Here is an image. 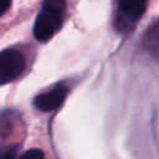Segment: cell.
Instances as JSON below:
<instances>
[{"mask_svg": "<svg viewBox=\"0 0 159 159\" xmlns=\"http://www.w3.org/2000/svg\"><path fill=\"white\" fill-rule=\"evenodd\" d=\"M67 92H68V89L66 86L58 84L47 92L37 94L34 99V106L42 112L53 111L63 103V101L67 96Z\"/></svg>", "mask_w": 159, "mask_h": 159, "instance_id": "obj_4", "label": "cell"}, {"mask_svg": "<svg viewBox=\"0 0 159 159\" xmlns=\"http://www.w3.org/2000/svg\"><path fill=\"white\" fill-rule=\"evenodd\" d=\"M147 2L143 0H122L118 2L114 17V29L119 34H128L137 25L145 11Z\"/></svg>", "mask_w": 159, "mask_h": 159, "instance_id": "obj_2", "label": "cell"}, {"mask_svg": "<svg viewBox=\"0 0 159 159\" xmlns=\"http://www.w3.org/2000/svg\"><path fill=\"white\" fill-rule=\"evenodd\" d=\"M144 50L155 60H159V22L148 29L143 37Z\"/></svg>", "mask_w": 159, "mask_h": 159, "instance_id": "obj_5", "label": "cell"}, {"mask_svg": "<svg viewBox=\"0 0 159 159\" xmlns=\"http://www.w3.org/2000/svg\"><path fill=\"white\" fill-rule=\"evenodd\" d=\"M25 68V57L17 50L7 48L0 52V86L17 78Z\"/></svg>", "mask_w": 159, "mask_h": 159, "instance_id": "obj_3", "label": "cell"}, {"mask_svg": "<svg viewBox=\"0 0 159 159\" xmlns=\"http://www.w3.org/2000/svg\"><path fill=\"white\" fill-rule=\"evenodd\" d=\"M0 159H14V153L10 149L0 147Z\"/></svg>", "mask_w": 159, "mask_h": 159, "instance_id": "obj_8", "label": "cell"}, {"mask_svg": "<svg viewBox=\"0 0 159 159\" xmlns=\"http://www.w3.org/2000/svg\"><path fill=\"white\" fill-rule=\"evenodd\" d=\"M20 159H45V155L40 149H30L25 152Z\"/></svg>", "mask_w": 159, "mask_h": 159, "instance_id": "obj_7", "label": "cell"}, {"mask_svg": "<svg viewBox=\"0 0 159 159\" xmlns=\"http://www.w3.org/2000/svg\"><path fill=\"white\" fill-rule=\"evenodd\" d=\"M11 5V1L9 0H0V16L4 15V12L10 7Z\"/></svg>", "mask_w": 159, "mask_h": 159, "instance_id": "obj_9", "label": "cell"}, {"mask_svg": "<svg viewBox=\"0 0 159 159\" xmlns=\"http://www.w3.org/2000/svg\"><path fill=\"white\" fill-rule=\"evenodd\" d=\"M65 2L61 0H47L42 2V9L34 25V35L39 41L50 40L62 22Z\"/></svg>", "mask_w": 159, "mask_h": 159, "instance_id": "obj_1", "label": "cell"}, {"mask_svg": "<svg viewBox=\"0 0 159 159\" xmlns=\"http://www.w3.org/2000/svg\"><path fill=\"white\" fill-rule=\"evenodd\" d=\"M12 114V112H4L0 114V137L7 135L14 128L15 118Z\"/></svg>", "mask_w": 159, "mask_h": 159, "instance_id": "obj_6", "label": "cell"}]
</instances>
